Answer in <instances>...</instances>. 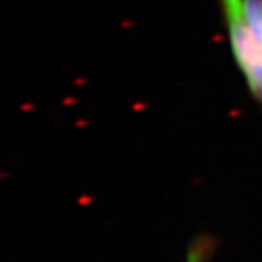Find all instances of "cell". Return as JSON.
I'll return each mask as SVG.
<instances>
[{
	"label": "cell",
	"mask_w": 262,
	"mask_h": 262,
	"mask_svg": "<svg viewBox=\"0 0 262 262\" xmlns=\"http://www.w3.org/2000/svg\"><path fill=\"white\" fill-rule=\"evenodd\" d=\"M220 246V241L214 234L201 233L189 242L185 262H210Z\"/></svg>",
	"instance_id": "7a4b0ae2"
},
{
	"label": "cell",
	"mask_w": 262,
	"mask_h": 262,
	"mask_svg": "<svg viewBox=\"0 0 262 262\" xmlns=\"http://www.w3.org/2000/svg\"><path fill=\"white\" fill-rule=\"evenodd\" d=\"M244 16L262 46V0H241Z\"/></svg>",
	"instance_id": "3957f363"
},
{
	"label": "cell",
	"mask_w": 262,
	"mask_h": 262,
	"mask_svg": "<svg viewBox=\"0 0 262 262\" xmlns=\"http://www.w3.org/2000/svg\"><path fill=\"white\" fill-rule=\"evenodd\" d=\"M234 61L253 98L262 105V46L244 16L241 0H220Z\"/></svg>",
	"instance_id": "6da1fadb"
}]
</instances>
